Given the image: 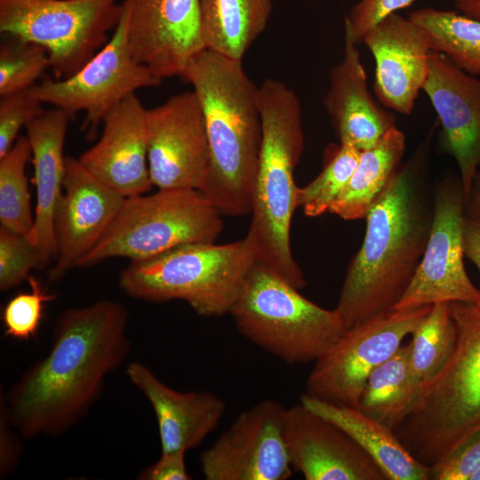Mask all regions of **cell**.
I'll return each mask as SVG.
<instances>
[{"instance_id":"6da1fadb","label":"cell","mask_w":480,"mask_h":480,"mask_svg":"<svg viewBox=\"0 0 480 480\" xmlns=\"http://www.w3.org/2000/svg\"><path fill=\"white\" fill-rule=\"evenodd\" d=\"M129 312L104 299L57 317L48 353L0 400L23 439L58 436L89 412L131 351Z\"/></svg>"},{"instance_id":"7a4b0ae2","label":"cell","mask_w":480,"mask_h":480,"mask_svg":"<svg viewBox=\"0 0 480 480\" xmlns=\"http://www.w3.org/2000/svg\"><path fill=\"white\" fill-rule=\"evenodd\" d=\"M436 127L399 165L364 218V237L348 266L335 308L347 329L390 310L420 262L433 219L427 163Z\"/></svg>"},{"instance_id":"3957f363","label":"cell","mask_w":480,"mask_h":480,"mask_svg":"<svg viewBox=\"0 0 480 480\" xmlns=\"http://www.w3.org/2000/svg\"><path fill=\"white\" fill-rule=\"evenodd\" d=\"M181 77L192 85L205 121L209 166L199 190L222 215L250 214L262 134L258 87L242 61L208 49Z\"/></svg>"},{"instance_id":"277c9868","label":"cell","mask_w":480,"mask_h":480,"mask_svg":"<svg viewBox=\"0 0 480 480\" xmlns=\"http://www.w3.org/2000/svg\"><path fill=\"white\" fill-rule=\"evenodd\" d=\"M261 143L247 239L256 262L301 289L304 273L292 257L291 224L299 188L293 173L304 148L301 108L296 92L275 78L258 87Z\"/></svg>"},{"instance_id":"5b68a950","label":"cell","mask_w":480,"mask_h":480,"mask_svg":"<svg viewBox=\"0 0 480 480\" xmlns=\"http://www.w3.org/2000/svg\"><path fill=\"white\" fill-rule=\"evenodd\" d=\"M456 336L439 372L421 384L408 416L394 428L430 467L480 434V304L450 302Z\"/></svg>"},{"instance_id":"8992f818","label":"cell","mask_w":480,"mask_h":480,"mask_svg":"<svg viewBox=\"0 0 480 480\" xmlns=\"http://www.w3.org/2000/svg\"><path fill=\"white\" fill-rule=\"evenodd\" d=\"M255 263L246 236L222 244L193 243L131 261L120 273L118 285L138 300H180L199 316H219L229 313Z\"/></svg>"},{"instance_id":"52a82bcc","label":"cell","mask_w":480,"mask_h":480,"mask_svg":"<svg viewBox=\"0 0 480 480\" xmlns=\"http://www.w3.org/2000/svg\"><path fill=\"white\" fill-rule=\"evenodd\" d=\"M238 332L287 364L316 362L343 335L346 324L257 262L229 313Z\"/></svg>"},{"instance_id":"ba28073f","label":"cell","mask_w":480,"mask_h":480,"mask_svg":"<svg viewBox=\"0 0 480 480\" xmlns=\"http://www.w3.org/2000/svg\"><path fill=\"white\" fill-rule=\"evenodd\" d=\"M221 215L196 188H157L125 197L107 232L77 267L112 258L147 260L180 245L212 243L223 228Z\"/></svg>"},{"instance_id":"9c48e42d","label":"cell","mask_w":480,"mask_h":480,"mask_svg":"<svg viewBox=\"0 0 480 480\" xmlns=\"http://www.w3.org/2000/svg\"><path fill=\"white\" fill-rule=\"evenodd\" d=\"M119 0H0V32L43 46L56 79L78 71L108 41Z\"/></svg>"},{"instance_id":"30bf717a","label":"cell","mask_w":480,"mask_h":480,"mask_svg":"<svg viewBox=\"0 0 480 480\" xmlns=\"http://www.w3.org/2000/svg\"><path fill=\"white\" fill-rule=\"evenodd\" d=\"M119 22L106 44L78 71L65 79L45 78L30 88L44 104L71 116L84 111L82 130L92 140L104 116L139 89L160 84L162 78L132 56L127 38L128 3L122 1Z\"/></svg>"},{"instance_id":"8fae6325","label":"cell","mask_w":480,"mask_h":480,"mask_svg":"<svg viewBox=\"0 0 480 480\" xmlns=\"http://www.w3.org/2000/svg\"><path fill=\"white\" fill-rule=\"evenodd\" d=\"M431 307L388 310L347 329L315 362L305 394L357 409L370 374L398 350Z\"/></svg>"},{"instance_id":"7c38bea8","label":"cell","mask_w":480,"mask_h":480,"mask_svg":"<svg viewBox=\"0 0 480 480\" xmlns=\"http://www.w3.org/2000/svg\"><path fill=\"white\" fill-rule=\"evenodd\" d=\"M465 202L460 176L447 175L437 184L431 228L422 258L405 292L391 309L442 302L480 304V290L469 279L463 261Z\"/></svg>"},{"instance_id":"4fadbf2b","label":"cell","mask_w":480,"mask_h":480,"mask_svg":"<svg viewBox=\"0 0 480 480\" xmlns=\"http://www.w3.org/2000/svg\"><path fill=\"white\" fill-rule=\"evenodd\" d=\"M286 408L265 399L242 412L200 456L206 480H286L292 475L284 435Z\"/></svg>"},{"instance_id":"5bb4252c","label":"cell","mask_w":480,"mask_h":480,"mask_svg":"<svg viewBox=\"0 0 480 480\" xmlns=\"http://www.w3.org/2000/svg\"><path fill=\"white\" fill-rule=\"evenodd\" d=\"M148 162L157 188L200 189L209 166L201 103L194 91L172 95L147 109Z\"/></svg>"},{"instance_id":"9a60e30c","label":"cell","mask_w":480,"mask_h":480,"mask_svg":"<svg viewBox=\"0 0 480 480\" xmlns=\"http://www.w3.org/2000/svg\"><path fill=\"white\" fill-rule=\"evenodd\" d=\"M126 1L131 52L158 77L181 76L206 50L200 0Z\"/></svg>"},{"instance_id":"2e32d148","label":"cell","mask_w":480,"mask_h":480,"mask_svg":"<svg viewBox=\"0 0 480 480\" xmlns=\"http://www.w3.org/2000/svg\"><path fill=\"white\" fill-rule=\"evenodd\" d=\"M125 196L114 190L72 156L65 157L63 192L55 215L57 256L48 283L62 278L102 238Z\"/></svg>"},{"instance_id":"e0dca14e","label":"cell","mask_w":480,"mask_h":480,"mask_svg":"<svg viewBox=\"0 0 480 480\" xmlns=\"http://www.w3.org/2000/svg\"><path fill=\"white\" fill-rule=\"evenodd\" d=\"M364 42L375 61L373 89L387 109L410 115L429 72L431 43L409 18L392 12L370 28Z\"/></svg>"},{"instance_id":"ac0fdd59","label":"cell","mask_w":480,"mask_h":480,"mask_svg":"<svg viewBox=\"0 0 480 480\" xmlns=\"http://www.w3.org/2000/svg\"><path fill=\"white\" fill-rule=\"evenodd\" d=\"M423 91L441 125V149L454 158L465 201L480 168V79L432 51Z\"/></svg>"},{"instance_id":"d6986e66","label":"cell","mask_w":480,"mask_h":480,"mask_svg":"<svg viewBox=\"0 0 480 480\" xmlns=\"http://www.w3.org/2000/svg\"><path fill=\"white\" fill-rule=\"evenodd\" d=\"M284 435L291 466L306 480H387L352 437L301 403L285 410Z\"/></svg>"},{"instance_id":"ffe728a7","label":"cell","mask_w":480,"mask_h":480,"mask_svg":"<svg viewBox=\"0 0 480 480\" xmlns=\"http://www.w3.org/2000/svg\"><path fill=\"white\" fill-rule=\"evenodd\" d=\"M98 141L78 158L98 180L125 197L143 195L153 186L148 162L147 109L135 93L104 116Z\"/></svg>"},{"instance_id":"44dd1931","label":"cell","mask_w":480,"mask_h":480,"mask_svg":"<svg viewBox=\"0 0 480 480\" xmlns=\"http://www.w3.org/2000/svg\"><path fill=\"white\" fill-rule=\"evenodd\" d=\"M357 44L344 28L343 58L330 71L324 104L340 143L363 151L396 126V117L371 94Z\"/></svg>"},{"instance_id":"7402d4cb","label":"cell","mask_w":480,"mask_h":480,"mask_svg":"<svg viewBox=\"0 0 480 480\" xmlns=\"http://www.w3.org/2000/svg\"><path fill=\"white\" fill-rule=\"evenodd\" d=\"M126 374L154 410L161 452H187L197 447L226 413V404L214 394L173 389L140 362H131Z\"/></svg>"},{"instance_id":"603a6c76","label":"cell","mask_w":480,"mask_h":480,"mask_svg":"<svg viewBox=\"0 0 480 480\" xmlns=\"http://www.w3.org/2000/svg\"><path fill=\"white\" fill-rule=\"evenodd\" d=\"M70 117L66 111L53 108L25 126L36 193L34 224L26 237L37 251L39 269L47 268L57 256L55 215L63 192V149Z\"/></svg>"},{"instance_id":"cb8c5ba5","label":"cell","mask_w":480,"mask_h":480,"mask_svg":"<svg viewBox=\"0 0 480 480\" xmlns=\"http://www.w3.org/2000/svg\"><path fill=\"white\" fill-rule=\"evenodd\" d=\"M300 403L344 430L374 460L387 480H429L428 467L410 453L392 428L356 408L305 393Z\"/></svg>"},{"instance_id":"d4e9b609","label":"cell","mask_w":480,"mask_h":480,"mask_svg":"<svg viewBox=\"0 0 480 480\" xmlns=\"http://www.w3.org/2000/svg\"><path fill=\"white\" fill-rule=\"evenodd\" d=\"M273 0H200L206 49L242 61L268 26Z\"/></svg>"},{"instance_id":"484cf974","label":"cell","mask_w":480,"mask_h":480,"mask_svg":"<svg viewBox=\"0 0 480 480\" xmlns=\"http://www.w3.org/2000/svg\"><path fill=\"white\" fill-rule=\"evenodd\" d=\"M406 148L405 135L392 127L373 147L360 153L357 165L329 212L345 220L364 219L399 167Z\"/></svg>"},{"instance_id":"4316f807","label":"cell","mask_w":480,"mask_h":480,"mask_svg":"<svg viewBox=\"0 0 480 480\" xmlns=\"http://www.w3.org/2000/svg\"><path fill=\"white\" fill-rule=\"evenodd\" d=\"M410 343L402 345L368 377L357 410L387 427H397L412 410L420 383L410 370Z\"/></svg>"},{"instance_id":"83f0119b","label":"cell","mask_w":480,"mask_h":480,"mask_svg":"<svg viewBox=\"0 0 480 480\" xmlns=\"http://www.w3.org/2000/svg\"><path fill=\"white\" fill-rule=\"evenodd\" d=\"M408 18L428 36L433 51L463 71L480 76V21L452 11L428 7Z\"/></svg>"},{"instance_id":"f1b7e54d","label":"cell","mask_w":480,"mask_h":480,"mask_svg":"<svg viewBox=\"0 0 480 480\" xmlns=\"http://www.w3.org/2000/svg\"><path fill=\"white\" fill-rule=\"evenodd\" d=\"M412 335L410 370L421 386L439 372L453 349L456 330L450 302L432 305Z\"/></svg>"},{"instance_id":"f546056e","label":"cell","mask_w":480,"mask_h":480,"mask_svg":"<svg viewBox=\"0 0 480 480\" xmlns=\"http://www.w3.org/2000/svg\"><path fill=\"white\" fill-rule=\"evenodd\" d=\"M30 159L31 148L27 135H20L12 148L0 158L1 226L24 236L30 233L34 224L26 175Z\"/></svg>"},{"instance_id":"4dcf8cb0","label":"cell","mask_w":480,"mask_h":480,"mask_svg":"<svg viewBox=\"0 0 480 480\" xmlns=\"http://www.w3.org/2000/svg\"><path fill=\"white\" fill-rule=\"evenodd\" d=\"M361 151L340 143L330 152L321 172L308 184L299 188L298 204L308 217L329 212L334 200L349 181Z\"/></svg>"},{"instance_id":"1f68e13d","label":"cell","mask_w":480,"mask_h":480,"mask_svg":"<svg viewBox=\"0 0 480 480\" xmlns=\"http://www.w3.org/2000/svg\"><path fill=\"white\" fill-rule=\"evenodd\" d=\"M9 37L0 46V96L33 87L50 68L48 52L43 46Z\"/></svg>"},{"instance_id":"d6a6232c","label":"cell","mask_w":480,"mask_h":480,"mask_svg":"<svg viewBox=\"0 0 480 480\" xmlns=\"http://www.w3.org/2000/svg\"><path fill=\"white\" fill-rule=\"evenodd\" d=\"M27 282L29 291L14 295L2 315L4 335L17 340H29L36 336L44 303L55 299V295L49 293L36 277L29 276Z\"/></svg>"},{"instance_id":"836d02e7","label":"cell","mask_w":480,"mask_h":480,"mask_svg":"<svg viewBox=\"0 0 480 480\" xmlns=\"http://www.w3.org/2000/svg\"><path fill=\"white\" fill-rule=\"evenodd\" d=\"M39 269V257L36 247L24 235L0 226V289H12Z\"/></svg>"},{"instance_id":"e575fe53","label":"cell","mask_w":480,"mask_h":480,"mask_svg":"<svg viewBox=\"0 0 480 480\" xmlns=\"http://www.w3.org/2000/svg\"><path fill=\"white\" fill-rule=\"evenodd\" d=\"M44 111V103L30 88L0 96V158L12 148L20 129Z\"/></svg>"},{"instance_id":"d590c367","label":"cell","mask_w":480,"mask_h":480,"mask_svg":"<svg viewBox=\"0 0 480 480\" xmlns=\"http://www.w3.org/2000/svg\"><path fill=\"white\" fill-rule=\"evenodd\" d=\"M480 468V434L428 467L429 480H470Z\"/></svg>"},{"instance_id":"8d00e7d4","label":"cell","mask_w":480,"mask_h":480,"mask_svg":"<svg viewBox=\"0 0 480 480\" xmlns=\"http://www.w3.org/2000/svg\"><path fill=\"white\" fill-rule=\"evenodd\" d=\"M414 0H358L345 17L344 28L361 43L364 34L385 16L409 6Z\"/></svg>"},{"instance_id":"74e56055","label":"cell","mask_w":480,"mask_h":480,"mask_svg":"<svg viewBox=\"0 0 480 480\" xmlns=\"http://www.w3.org/2000/svg\"><path fill=\"white\" fill-rule=\"evenodd\" d=\"M20 435L11 423L0 400V478L4 479L18 467L21 458Z\"/></svg>"},{"instance_id":"f35d334b","label":"cell","mask_w":480,"mask_h":480,"mask_svg":"<svg viewBox=\"0 0 480 480\" xmlns=\"http://www.w3.org/2000/svg\"><path fill=\"white\" fill-rule=\"evenodd\" d=\"M186 452H161L160 458L145 468L138 476L140 480H190L185 463Z\"/></svg>"},{"instance_id":"ab89813d","label":"cell","mask_w":480,"mask_h":480,"mask_svg":"<svg viewBox=\"0 0 480 480\" xmlns=\"http://www.w3.org/2000/svg\"><path fill=\"white\" fill-rule=\"evenodd\" d=\"M464 257L470 260L480 273V220L465 216L462 222Z\"/></svg>"},{"instance_id":"60d3db41","label":"cell","mask_w":480,"mask_h":480,"mask_svg":"<svg viewBox=\"0 0 480 480\" xmlns=\"http://www.w3.org/2000/svg\"><path fill=\"white\" fill-rule=\"evenodd\" d=\"M466 217L480 220V169L475 174L465 202Z\"/></svg>"},{"instance_id":"b9f144b4","label":"cell","mask_w":480,"mask_h":480,"mask_svg":"<svg viewBox=\"0 0 480 480\" xmlns=\"http://www.w3.org/2000/svg\"><path fill=\"white\" fill-rule=\"evenodd\" d=\"M470 480H480V468L474 473Z\"/></svg>"}]
</instances>
